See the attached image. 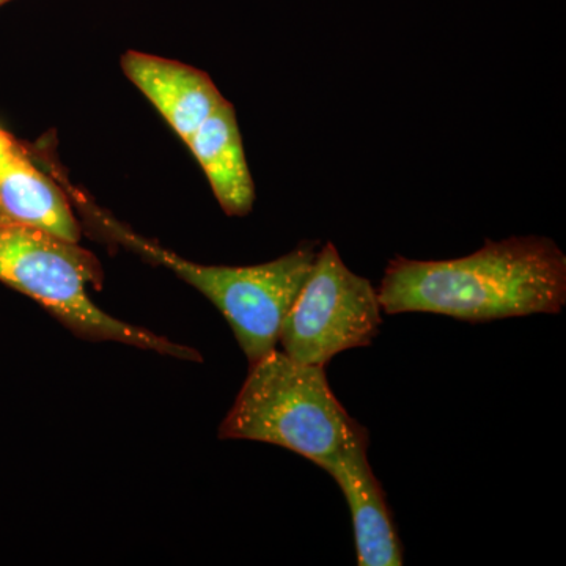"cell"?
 I'll return each mask as SVG.
<instances>
[{
    "label": "cell",
    "instance_id": "obj_1",
    "mask_svg": "<svg viewBox=\"0 0 566 566\" xmlns=\"http://www.w3.org/2000/svg\"><path fill=\"white\" fill-rule=\"evenodd\" d=\"M376 292L386 315L419 312L465 323L557 315L566 303V255L551 238L534 234L488 240L461 259L397 255Z\"/></svg>",
    "mask_w": 566,
    "mask_h": 566
},
{
    "label": "cell",
    "instance_id": "obj_2",
    "mask_svg": "<svg viewBox=\"0 0 566 566\" xmlns=\"http://www.w3.org/2000/svg\"><path fill=\"white\" fill-rule=\"evenodd\" d=\"M367 431L337 400L322 365L275 348L249 364L219 438L282 447L319 465Z\"/></svg>",
    "mask_w": 566,
    "mask_h": 566
},
{
    "label": "cell",
    "instance_id": "obj_3",
    "mask_svg": "<svg viewBox=\"0 0 566 566\" xmlns=\"http://www.w3.org/2000/svg\"><path fill=\"white\" fill-rule=\"evenodd\" d=\"M0 282L36 301L85 340L118 342L175 359L202 363V354L191 346L114 318L93 303L87 285L102 289V264L80 243L33 227L2 221Z\"/></svg>",
    "mask_w": 566,
    "mask_h": 566
},
{
    "label": "cell",
    "instance_id": "obj_4",
    "mask_svg": "<svg viewBox=\"0 0 566 566\" xmlns=\"http://www.w3.org/2000/svg\"><path fill=\"white\" fill-rule=\"evenodd\" d=\"M136 251L210 300L252 364L277 348L283 319L314 268L318 243L304 241L286 255L255 266L189 262L147 238H142Z\"/></svg>",
    "mask_w": 566,
    "mask_h": 566
},
{
    "label": "cell",
    "instance_id": "obj_5",
    "mask_svg": "<svg viewBox=\"0 0 566 566\" xmlns=\"http://www.w3.org/2000/svg\"><path fill=\"white\" fill-rule=\"evenodd\" d=\"M381 324L371 282L353 273L337 248L326 243L283 319L279 345L297 363L326 367L337 354L374 344Z\"/></svg>",
    "mask_w": 566,
    "mask_h": 566
},
{
    "label": "cell",
    "instance_id": "obj_6",
    "mask_svg": "<svg viewBox=\"0 0 566 566\" xmlns=\"http://www.w3.org/2000/svg\"><path fill=\"white\" fill-rule=\"evenodd\" d=\"M368 446L367 431L318 468L333 476L352 512L357 565L401 566L403 545L385 490L368 461Z\"/></svg>",
    "mask_w": 566,
    "mask_h": 566
},
{
    "label": "cell",
    "instance_id": "obj_7",
    "mask_svg": "<svg viewBox=\"0 0 566 566\" xmlns=\"http://www.w3.org/2000/svg\"><path fill=\"white\" fill-rule=\"evenodd\" d=\"M0 216L80 243L81 226L65 191L32 161L20 142L0 128Z\"/></svg>",
    "mask_w": 566,
    "mask_h": 566
},
{
    "label": "cell",
    "instance_id": "obj_8",
    "mask_svg": "<svg viewBox=\"0 0 566 566\" xmlns=\"http://www.w3.org/2000/svg\"><path fill=\"white\" fill-rule=\"evenodd\" d=\"M122 69L185 144L226 99L205 71L186 63L128 51Z\"/></svg>",
    "mask_w": 566,
    "mask_h": 566
},
{
    "label": "cell",
    "instance_id": "obj_9",
    "mask_svg": "<svg viewBox=\"0 0 566 566\" xmlns=\"http://www.w3.org/2000/svg\"><path fill=\"white\" fill-rule=\"evenodd\" d=\"M186 145L207 175L223 212L232 218L248 216L255 202V186L233 104L223 99Z\"/></svg>",
    "mask_w": 566,
    "mask_h": 566
},
{
    "label": "cell",
    "instance_id": "obj_10",
    "mask_svg": "<svg viewBox=\"0 0 566 566\" xmlns=\"http://www.w3.org/2000/svg\"><path fill=\"white\" fill-rule=\"evenodd\" d=\"M10 2V0H0V6H3V3Z\"/></svg>",
    "mask_w": 566,
    "mask_h": 566
},
{
    "label": "cell",
    "instance_id": "obj_11",
    "mask_svg": "<svg viewBox=\"0 0 566 566\" xmlns=\"http://www.w3.org/2000/svg\"><path fill=\"white\" fill-rule=\"evenodd\" d=\"M2 221H3V218H2V216H0V222H2ZM6 222H7V221H6Z\"/></svg>",
    "mask_w": 566,
    "mask_h": 566
}]
</instances>
